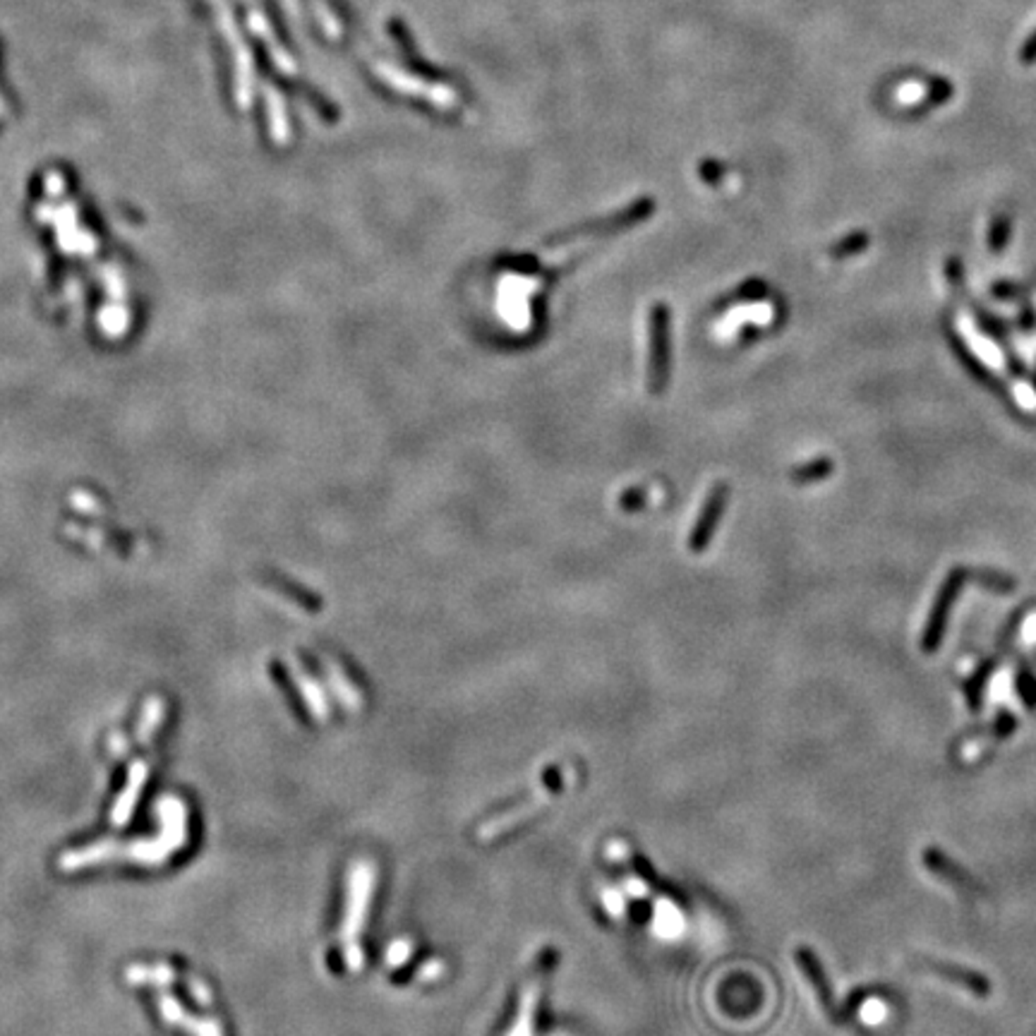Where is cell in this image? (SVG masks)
Wrapping results in <instances>:
<instances>
[{"label": "cell", "instance_id": "obj_1", "mask_svg": "<svg viewBox=\"0 0 1036 1036\" xmlns=\"http://www.w3.org/2000/svg\"><path fill=\"white\" fill-rule=\"evenodd\" d=\"M375 888H377V866L370 859H358L348 873V895H345L344 928H341L344 959L351 972H360L365 967V950L360 938L367 928Z\"/></svg>", "mask_w": 1036, "mask_h": 1036}, {"label": "cell", "instance_id": "obj_2", "mask_svg": "<svg viewBox=\"0 0 1036 1036\" xmlns=\"http://www.w3.org/2000/svg\"><path fill=\"white\" fill-rule=\"evenodd\" d=\"M566 785H571L569 777H562V775H547L543 780V785L537 787L535 792L528 794L523 801H518L513 809H509V811L504 813H497V816H492V819L480 825L478 840H482V842H492V840H497L499 835H504V832L518 828L523 820L533 819V816H537V813L543 811L544 806L550 804V801L555 799L556 794L562 792Z\"/></svg>", "mask_w": 1036, "mask_h": 1036}, {"label": "cell", "instance_id": "obj_3", "mask_svg": "<svg viewBox=\"0 0 1036 1036\" xmlns=\"http://www.w3.org/2000/svg\"><path fill=\"white\" fill-rule=\"evenodd\" d=\"M670 382V307L655 302L648 312V391L660 396Z\"/></svg>", "mask_w": 1036, "mask_h": 1036}, {"label": "cell", "instance_id": "obj_4", "mask_svg": "<svg viewBox=\"0 0 1036 1036\" xmlns=\"http://www.w3.org/2000/svg\"><path fill=\"white\" fill-rule=\"evenodd\" d=\"M648 214H650V202H639V205L629 206V209L619 211V214H614V217L600 218V221H590V224L576 226V228L569 230H562V233L552 236L547 243L564 245V243H571V240H583V238L614 236V233H619V230H627L631 228V226L640 224Z\"/></svg>", "mask_w": 1036, "mask_h": 1036}, {"label": "cell", "instance_id": "obj_5", "mask_svg": "<svg viewBox=\"0 0 1036 1036\" xmlns=\"http://www.w3.org/2000/svg\"><path fill=\"white\" fill-rule=\"evenodd\" d=\"M729 492H732V490H729L727 482H715V485L708 490V494H705L703 506H701V512H698L696 523H693V528H691L689 533V543H686L693 555H701V552L713 543V535H715L717 525H720V518H723L724 513V506H727L729 502Z\"/></svg>", "mask_w": 1036, "mask_h": 1036}, {"label": "cell", "instance_id": "obj_6", "mask_svg": "<svg viewBox=\"0 0 1036 1036\" xmlns=\"http://www.w3.org/2000/svg\"><path fill=\"white\" fill-rule=\"evenodd\" d=\"M550 962H540L535 972L531 974L528 984L523 986L521 993V1003H518V1012L513 1024L509 1027L506 1036H533L535 1034V1017H537V1005H540V993H543V978L547 972Z\"/></svg>", "mask_w": 1036, "mask_h": 1036}, {"label": "cell", "instance_id": "obj_7", "mask_svg": "<svg viewBox=\"0 0 1036 1036\" xmlns=\"http://www.w3.org/2000/svg\"><path fill=\"white\" fill-rule=\"evenodd\" d=\"M967 581V571L965 569H955L950 571V576L946 578V583L940 586L938 590V597H936V605H934V612H931V619H928V627H926V639H924V646L931 650V648L938 643L940 639H943V629H946V621H947V612H950V608H953L955 597H957L959 588H962V583Z\"/></svg>", "mask_w": 1036, "mask_h": 1036}, {"label": "cell", "instance_id": "obj_8", "mask_svg": "<svg viewBox=\"0 0 1036 1036\" xmlns=\"http://www.w3.org/2000/svg\"><path fill=\"white\" fill-rule=\"evenodd\" d=\"M832 470H835V463H832V459H828V456H820V459H813L809 460V463H801V466L792 468V482H797V485H813V482H820V480H825L828 475H832Z\"/></svg>", "mask_w": 1036, "mask_h": 1036}, {"label": "cell", "instance_id": "obj_9", "mask_svg": "<svg viewBox=\"0 0 1036 1036\" xmlns=\"http://www.w3.org/2000/svg\"><path fill=\"white\" fill-rule=\"evenodd\" d=\"M682 928H684V916L677 909V904L662 900V904H658V912H655V934L662 936V938H674V936L682 934Z\"/></svg>", "mask_w": 1036, "mask_h": 1036}, {"label": "cell", "instance_id": "obj_10", "mask_svg": "<svg viewBox=\"0 0 1036 1036\" xmlns=\"http://www.w3.org/2000/svg\"><path fill=\"white\" fill-rule=\"evenodd\" d=\"M869 245H871L869 233L859 230V233H851V236L840 238L838 243L830 248V257H832V259H838V262H842V259H851V257H857V255H862V252H866V248H869Z\"/></svg>", "mask_w": 1036, "mask_h": 1036}, {"label": "cell", "instance_id": "obj_11", "mask_svg": "<svg viewBox=\"0 0 1036 1036\" xmlns=\"http://www.w3.org/2000/svg\"><path fill=\"white\" fill-rule=\"evenodd\" d=\"M101 326L109 336H121L128 329V312L122 305H109L101 312Z\"/></svg>", "mask_w": 1036, "mask_h": 1036}, {"label": "cell", "instance_id": "obj_12", "mask_svg": "<svg viewBox=\"0 0 1036 1036\" xmlns=\"http://www.w3.org/2000/svg\"><path fill=\"white\" fill-rule=\"evenodd\" d=\"M1008 240H1010V218L996 217L991 230H988V248H991L993 255H1000L1005 245H1008Z\"/></svg>", "mask_w": 1036, "mask_h": 1036}, {"label": "cell", "instance_id": "obj_13", "mask_svg": "<svg viewBox=\"0 0 1036 1036\" xmlns=\"http://www.w3.org/2000/svg\"><path fill=\"white\" fill-rule=\"evenodd\" d=\"M410 955H413V940L398 938V940H394V943H391L386 959H389L391 967H401V965H406V962H408Z\"/></svg>", "mask_w": 1036, "mask_h": 1036}, {"label": "cell", "instance_id": "obj_14", "mask_svg": "<svg viewBox=\"0 0 1036 1036\" xmlns=\"http://www.w3.org/2000/svg\"><path fill=\"white\" fill-rule=\"evenodd\" d=\"M766 293H767L766 283H763V281H748V283H744V286H739V291H736L735 295H729L727 302L758 301V298H763Z\"/></svg>", "mask_w": 1036, "mask_h": 1036}, {"label": "cell", "instance_id": "obj_15", "mask_svg": "<svg viewBox=\"0 0 1036 1036\" xmlns=\"http://www.w3.org/2000/svg\"><path fill=\"white\" fill-rule=\"evenodd\" d=\"M602 904H605V909H608V914L612 916V919H621L624 912H627V904H624V900H621V895L617 890H605V893H602Z\"/></svg>", "mask_w": 1036, "mask_h": 1036}, {"label": "cell", "instance_id": "obj_16", "mask_svg": "<svg viewBox=\"0 0 1036 1036\" xmlns=\"http://www.w3.org/2000/svg\"><path fill=\"white\" fill-rule=\"evenodd\" d=\"M977 581H981L986 586V588H993V590H1012L1015 588V583L1010 581V578H1005V576L1000 574H993V571H978Z\"/></svg>", "mask_w": 1036, "mask_h": 1036}, {"label": "cell", "instance_id": "obj_17", "mask_svg": "<svg viewBox=\"0 0 1036 1036\" xmlns=\"http://www.w3.org/2000/svg\"><path fill=\"white\" fill-rule=\"evenodd\" d=\"M441 974H444V965H441L439 959H429L428 965L420 967L418 977H420V981H432V978H439Z\"/></svg>", "mask_w": 1036, "mask_h": 1036}, {"label": "cell", "instance_id": "obj_18", "mask_svg": "<svg viewBox=\"0 0 1036 1036\" xmlns=\"http://www.w3.org/2000/svg\"><path fill=\"white\" fill-rule=\"evenodd\" d=\"M947 279L953 283H962V279H965V271H962V262L959 259H947Z\"/></svg>", "mask_w": 1036, "mask_h": 1036}]
</instances>
